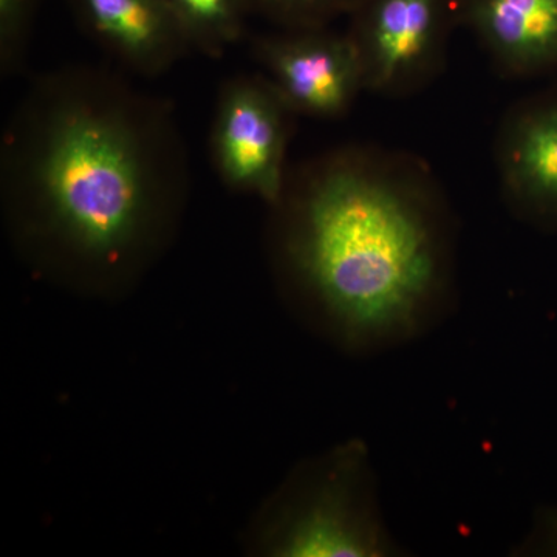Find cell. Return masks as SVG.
I'll use <instances>...</instances> for the list:
<instances>
[{
  "label": "cell",
  "mask_w": 557,
  "mask_h": 557,
  "mask_svg": "<svg viewBox=\"0 0 557 557\" xmlns=\"http://www.w3.org/2000/svg\"><path fill=\"white\" fill-rule=\"evenodd\" d=\"M458 0H362L347 35L357 47L366 90L408 97L438 78Z\"/></svg>",
  "instance_id": "4"
},
{
  "label": "cell",
  "mask_w": 557,
  "mask_h": 557,
  "mask_svg": "<svg viewBox=\"0 0 557 557\" xmlns=\"http://www.w3.org/2000/svg\"><path fill=\"white\" fill-rule=\"evenodd\" d=\"M190 49L218 58L239 42L251 9L248 0H168Z\"/></svg>",
  "instance_id": "10"
},
{
  "label": "cell",
  "mask_w": 557,
  "mask_h": 557,
  "mask_svg": "<svg viewBox=\"0 0 557 557\" xmlns=\"http://www.w3.org/2000/svg\"><path fill=\"white\" fill-rule=\"evenodd\" d=\"M251 11H259L284 30L325 28L341 16H350L362 0H248Z\"/></svg>",
  "instance_id": "11"
},
{
  "label": "cell",
  "mask_w": 557,
  "mask_h": 557,
  "mask_svg": "<svg viewBox=\"0 0 557 557\" xmlns=\"http://www.w3.org/2000/svg\"><path fill=\"white\" fill-rule=\"evenodd\" d=\"M270 530L269 552L287 557L406 555L381 508L368 446L350 442L300 475Z\"/></svg>",
  "instance_id": "3"
},
{
  "label": "cell",
  "mask_w": 557,
  "mask_h": 557,
  "mask_svg": "<svg viewBox=\"0 0 557 557\" xmlns=\"http://www.w3.org/2000/svg\"><path fill=\"white\" fill-rule=\"evenodd\" d=\"M502 194L516 218L557 231V87L509 109L498 131Z\"/></svg>",
  "instance_id": "7"
},
{
  "label": "cell",
  "mask_w": 557,
  "mask_h": 557,
  "mask_svg": "<svg viewBox=\"0 0 557 557\" xmlns=\"http://www.w3.org/2000/svg\"><path fill=\"white\" fill-rule=\"evenodd\" d=\"M458 25L508 78L557 72V0H458Z\"/></svg>",
  "instance_id": "8"
},
{
  "label": "cell",
  "mask_w": 557,
  "mask_h": 557,
  "mask_svg": "<svg viewBox=\"0 0 557 557\" xmlns=\"http://www.w3.org/2000/svg\"><path fill=\"white\" fill-rule=\"evenodd\" d=\"M252 57L296 115L339 119L366 90L361 60L347 33L325 27L260 36Z\"/></svg>",
  "instance_id": "6"
},
{
  "label": "cell",
  "mask_w": 557,
  "mask_h": 557,
  "mask_svg": "<svg viewBox=\"0 0 557 557\" xmlns=\"http://www.w3.org/2000/svg\"><path fill=\"white\" fill-rule=\"evenodd\" d=\"M38 0H0V69L3 76L20 72L27 54Z\"/></svg>",
  "instance_id": "12"
},
{
  "label": "cell",
  "mask_w": 557,
  "mask_h": 557,
  "mask_svg": "<svg viewBox=\"0 0 557 557\" xmlns=\"http://www.w3.org/2000/svg\"><path fill=\"white\" fill-rule=\"evenodd\" d=\"M295 112L265 76L226 81L211 131V157L230 189L276 205L287 182V146Z\"/></svg>",
  "instance_id": "5"
},
{
  "label": "cell",
  "mask_w": 557,
  "mask_h": 557,
  "mask_svg": "<svg viewBox=\"0 0 557 557\" xmlns=\"http://www.w3.org/2000/svg\"><path fill=\"white\" fill-rule=\"evenodd\" d=\"M273 207L289 277L344 347L386 354L453 317L456 215L416 157L333 150L287 174Z\"/></svg>",
  "instance_id": "1"
},
{
  "label": "cell",
  "mask_w": 557,
  "mask_h": 557,
  "mask_svg": "<svg viewBox=\"0 0 557 557\" xmlns=\"http://www.w3.org/2000/svg\"><path fill=\"white\" fill-rule=\"evenodd\" d=\"M188 180L168 102L100 69L36 81L3 139L11 203L76 258L106 269L137 251Z\"/></svg>",
  "instance_id": "2"
},
{
  "label": "cell",
  "mask_w": 557,
  "mask_h": 557,
  "mask_svg": "<svg viewBox=\"0 0 557 557\" xmlns=\"http://www.w3.org/2000/svg\"><path fill=\"white\" fill-rule=\"evenodd\" d=\"M84 30L124 67L157 76L190 53L168 0H73Z\"/></svg>",
  "instance_id": "9"
}]
</instances>
